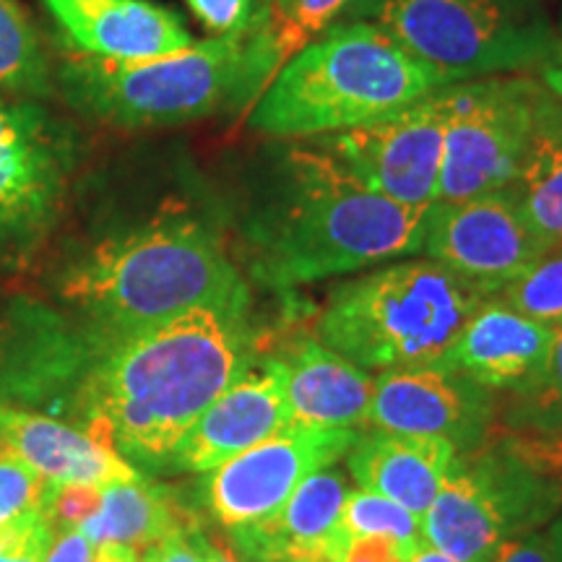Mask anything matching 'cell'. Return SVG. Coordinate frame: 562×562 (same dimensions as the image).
I'll use <instances>...</instances> for the list:
<instances>
[{
	"mask_svg": "<svg viewBox=\"0 0 562 562\" xmlns=\"http://www.w3.org/2000/svg\"><path fill=\"white\" fill-rule=\"evenodd\" d=\"M50 539L53 529L45 508L24 513L0 526V562H42Z\"/></svg>",
	"mask_w": 562,
	"mask_h": 562,
	"instance_id": "cell-31",
	"label": "cell"
},
{
	"mask_svg": "<svg viewBox=\"0 0 562 562\" xmlns=\"http://www.w3.org/2000/svg\"><path fill=\"white\" fill-rule=\"evenodd\" d=\"M510 422L518 427V435L562 432V326L554 328L542 381L529 391L516 393V409Z\"/></svg>",
	"mask_w": 562,
	"mask_h": 562,
	"instance_id": "cell-28",
	"label": "cell"
},
{
	"mask_svg": "<svg viewBox=\"0 0 562 562\" xmlns=\"http://www.w3.org/2000/svg\"><path fill=\"white\" fill-rule=\"evenodd\" d=\"M191 531V529H188ZM188 531H178L172 537H167L165 542H159L154 550L144 554V560L149 562H201L199 552L193 550Z\"/></svg>",
	"mask_w": 562,
	"mask_h": 562,
	"instance_id": "cell-37",
	"label": "cell"
},
{
	"mask_svg": "<svg viewBox=\"0 0 562 562\" xmlns=\"http://www.w3.org/2000/svg\"><path fill=\"white\" fill-rule=\"evenodd\" d=\"M554 328L526 318L497 297H484L453 347L438 362L487 391L524 393L542 381Z\"/></svg>",
	"mask_w": 562,
	"mask_h": 562,
	"instance_id": "cell-16",
	"label": "cell"
},
{
	"mask_svg": "<svg viewBox=\"0 0 562 562\" xmlns=\"http://www.w3.org/2000/svg\"><path fill=\"white\" fill-rule=\"evenodd\" d=\"M419 544L398 542V539L391 537L347 533L334 562H409Z\"/></svg>",
	"mask_w": 562,
	"mask_h": 562,
	"instance_id": "cell-33",
	"label": "cell"
},
{
	"mask_svg": "<svg viewBox=\"0 0 562 562\" xmlns=\"http://www.w3.org/2000/svg\"><path fill=\"white\" fill-rule=\"evenodd\" d=\"M381 0H269L263 26L277 53L279 68L339 19L372 16Z\"/></svg>",
	"mask_w": 562,
	"mask_h": 562,
	"instance_id": "cell-24",
	"label": "cell"
},
{
	"mask_svg": "<svg viewBox=\"0 0 562 562\" xmlns=\"http://www.w3.org/2000/svg\"><path fill=\"white\" fill-rule=\"evenodd\" d=\"M195 19L216 37L256 30L266 19V0H188Z\"/></svg>",
	"mask_w": 562,
	"mask_h": 562,
	"instance_id": "cell-32",
	"label": "cell"
},
{
	"mask_svg": "<svg viewBox=\"0 0 562 562\" xmlns=\"http://www.w3.org/2000/svg\"><path fill=\"white\" fill-rule=\"evenodd\" d=\"M193 526L199 524L182 508L172 490L140 476L133 482L108 484L97 516L79 531L94 547L117 544L144 558L167 537L193 529Z\"/></svg>",
	"mask_w": 562,
	"mask_h": 562,
	"instance_id": "cell-22",
	"label": "cell"
},
{
	"mask_svg": "<svg viewBox=\"0 0 562 562\" xmlns=\"http://www.w3.org/2000/svg\"><path fill=\"white\" fill-rule=\"evenodd\" d=\"M492 562H554L550 533L547 529H539L513 539V542H505Z\"/></svg>",
	"mask_w": 562,
	"mask_h": 562,
	"instance_id": "cell-35",
	"label": "cell"
},
{
	"mask_svg": "<svg viewBox=\"0 0 562 562\" xmlns=\"http://www.w3.org/2000/svg\"><path fill=\"white\" fill-rule=\"evenodd\" d=\"M74 167V140L34 100L0 94V248L50 227Z\"/></svg>",
	"mask_w": 562,
	"mask_h": 562,
	"instance_id": "cell-12",
	"label": "cell"
},
{
	"mask_svg": "<svg viewBox=\"0 0 562 562\" xmlns=\"http://www.w3.org/2000/svg\"><path fill=\"white\" fill-rule=\"evenodd\" d=\"M542 83L547 89L552 91L554 97H560L562 100V40L558 37V45H554V50L550 58L542 63Z\"/></svg>",
	"mask_w": 562,
	"mask_h": 562,
	"instance_id": "cell-39",
	"label": "cell"
},
{
	"mask_svg": "<svg viewBox=\"0 0 562 562\" xmlns=\"http://www.w3.org/2000/svg\"><path fill=\"white\" fill-rule=\"evenodd\" d=\"M138 562H149V560H144V558H140V560H138Z\"/></svg>",
	"mask_w": 562,
	"mask_h": 562,
	"instance_id": "cell-43",
	"label": "cell"
},
{
	"mask_svg": "<svg viewBox=\"0 0 562 562\" xmlns=\"http://www.w3.org/2000/svg\"><path fill=\"white\" fill-rule=\"evenodd\" d=\"M510 193L544 250L562 248V100L550 89Z\"/></svg>",
	"mask_w": 562,
	"mask_h": 562,
	"instance_id": "cell-23",
	"label": "cell"
},
{
	"mask_svg": "<svg viewBox=\"0 0 562 562\" xmlns=\"http://www.w3.org/2000/svg\"><path fill=\"white\" fill-rule=\"evenodd\" d=\"M292 422L284 364L279 357L252 362L240 381L232 383L186 432L165 472L206 474L232 456L286 430Z\"/></svg>",
	"mask_w": 562,
	"mask_h": 562,
	"instance_id": "cell-15",
	"label": "cell"
},
{
	"mask_svg": "<svg viewBox=\"0 0 562 562\" xmlns=\"http://www.w3.org/2000/svg\"><path fill=\"white\" fill-rule=\"evenodd\" d=\"M560 40H562V34H560Z\"/></svg>",
	"mask_w": 562,
	"mask_h": 562,
	"instance_id": "cell-44",
	"label": "cell"
},
{
	"mask_svg": "<svg viewBox=\"0 0 562 562\" xmlns=\"http://www.w3.org/2000/svg\"><path fill=\"white\" fill-rule=\"evenodd\" d=\"M368 425L383 432L446 440L459 456H467L487 438L492 396L482 385L438 364L389 370L375 378Z\"/></svg>",
	"mask_w": 562,
	"mask_h": 562,
	"instance_id": "cell-14",
	"label": "cell"
},
{
	"mask_svg": "<svg viewBox=\"0 0 562 562\" xmlns=\"http://www.w3.org/2000/svg\"><path fill=\"white\" fill-rule=\"evenodd\" d=\"M427 209L385 199L318 140L258 161L243 235L250 277L294 290L422 252Z\"/></svg>",
	"mask_w": 562,
	"mask_h": 562,
	"instance_id": "cell-2",
	"label": "cell"
},
{
	"mask_svg": "<svg viewBox=\"0 0 562 562\" xmlns=\"http://www.w3.org/2000/svg\"><path fill=\"white\" fill-rule=\"evenodd\" d=\"M360 430L292 422L286 430L232 456L206 472L203 505L224 531H240L273 516L307 476L344 459Z\"/></svg>",
	"mask_w": 562,
	"mask_h": 562,
	"instance_id": "cell-10",
	"label": "cell"
},
{
	"mask_svg": "<svg viewBox=\"0 0 562 562\" xmlns=\"http://www.w3.org/2000/svg\"><path fill=\"white\" fill-rule=\"evenodd\" d=\"M74 50L102 60H144L193 45L182 19L154 0H42Z\"/></svg>",
	"mask_w": 562,
	"mask_h": 562,
	"instance_id": "cell-17",
	"label": "cell"
},
{
	"mask_svg": "<svg viewBox=\"0 0 562 562\" xmlns=\"http://www.w3.org/2000/svg\"><path fill=\"white\" fill-rule=\"evenodd\" d=\"M279 63L266 26L144 60L74 55L58 70L74 110L117 128H172L258 102Z\"/></svg>",
	"mask_w": 562,
	"mask_h": 562,
	"instance_id": "cell-4",
	"label": "cell"
},
{
	"mask_svg": "<svg viewBox=\"0 0 562 562\" xmlns=\"http://www.w3.org/2000/svg\"><path fill=\"white\" fill-rule=\"evenodd\" d=\"M266 3H269V0H266Z\"/></svg>",
	"mask_w": 562,
	"mask_h": 562,
	"instance_id": "cell-45",
	"label": "cell"
},
{
	"mask_svg": "<svg viewBox=\"0 0 562 562\" xmlns=\"http://www.w3.org/2000/svg\"><path fill=\"white\" fill-rule=\"evenodd\" d=\"M547 533H550V544L554 552V562H562V510L552 518L550 526H547Z\"/></svg>",
	"mask_w": 562,
	"mask_h": 562,
	"instance_id": "cell-42",
	"label": "cell"
},
{
	"mask_svg": "<svg viewBox=\"0 0 562 562\" xmlns=\"http://www.w3.org/2000/svg\"><path fill=\"white\" fill-rule=\"evenodd\" d=\"M94 560V544L79 529L53 533L42 562H91Z\"/></svg>",
	"mask_w": 562,
	"mask_h": 562,
	"instance_id": "cell-36",
	"label": "cell"
},
{
	"mask_svg": "<svg viewBox=\"0 0 562 562\" xmlns=\"http://www.w3.org/2000/svg\"><path fill=\"white\" fill-rule=\"evenodd\" d=\"M50 482L0 440V526L45 505Z\"/></svg>",
	"mask_w": 562,
	"mask_h": 562,
	"instance_id": "cell-29",
	"label": "cell"
},
{
	"mask_svg": "<svg viewBox=\"0 0 562 562\" xmlns=\"http://www.w3.org/2000/svg\"><path fill=\"white\" fill-rule=\"evenodd\" d=\"M53 87L40 34L19 0H0V94L42 97Z\"/></svg>",
	"mask_w": 562,
	"mask_h": 562,
	"instance_id": "cell-25",
	"label": "cell"
},
{
	"mask_svg": "<svg viewBox=\"0 0 562 562\" xmlns=\"http://www.w3.org/2000/svg\"><path fill=\"white\" fill-rule=\"evenodd\" d=\"M422 252L492 297L544 252L510 188L427 209Z\"/></svg>",
	"mask_w": 562,
	"mask_h": 562,
	"instance_id": "cell-13",
	"label": "cell"
},
{
	"mask_svg": "<svg viewBox=\"0 0 562 562\" xmlns=\"http://www.w3.org/2000/svg\"><path fill=\"white\" fill-rule=\"evenodd\" d=\"M0 440L9 442L40 476L53 484H108L140 480L133 463L81 425L0 402Z\"/></svg>",
	"mask_w": 562,
	"mask_h": 562,
	"instance_id": "cell-19",
	"label": "cell"
},
{
	"mask_svg": "<svg viewBox=\"0 0 562 562\" xmlns=\"http://www.w3.org/2000/svg\"><path fill=\"white\" fill-rule=\"evenodd\" d=\"M492 297L544 326H562V248L544 250L521 277Z\"/></svg>",
	"mask_w": 562,
	"mask_h": 562,
	"instance_id": "cell-26",
	"label": "cell"
},
{
	"mask_svg": "<svg viewBox=\"0 0 562 562\" xmlns=\"http://www.w3.org/2000/svg\"><path fill=\"white\" fill-rule=\"evenodd\" d=\"M60 297L100 339L140 331L193 307L250 305L220 235L186 214H159L91 245L63 271Z\"/></svg>",
	"mask_w": 562,
	"mask_h": 562,
	"instance_id": "cell-3",
	"label": "cell"
},
{
	"mask_svg": "<svg viewBox=\"0 0 562 562\" xmlns=\"http://www.w3.org/2000/svg\"><path fill=\"white\" fill-rule=\"evenodd\" d=\"M341 526L347 529V533L391 537L409 544L425 542V537H422V518L402 508L398 503L389 501V497L362 487L347 492Z\"/></svg>",
	"mask_w": 562,
	"mask_h": 562,
	"instance_id": "cell-27",
	"label": "cell"
},
{
	"mask_svg": "<svg viewBox=\"0 0 562 562\" xmlns=\"http://www.w3.org/2000/svg\"><path fill=\"white\" fill-rule=\"evenodd\" d=\"M560 510L562 482L501 440L459 456L422 516V537L459 562H492L505 542L547 529Z\"/></svg>",
	"mask_w": 562,
	"mask_h": 562,
	"instance_id": "cell-8",
	"label": "cell"
},
{
	"mask_svg": "<svg viewBox=\"0 0 562 562\" xmlns=\"http://www.w3.org/2000/svg\"><path fill=\"white\" fill-rule=\"evenodd\" d=\"M409 562H459V560H453L451 554H446V552L435 550L432 544L422 542V544L417 547V552L412 554V560H409Z\"/></svg>",
	"mask_w": 562,
	"mask_h": 562,
	"instance_id": "cell-41",
	"label": "cell"
},
{
	"mask_svg": "<svg viewBox=\"0 0 562 562\" xmlns=\"http://www.w3.org/2000/svg\"><path fill=\"white\" fill-rule=\"evenodd\" d=\"M508 442L539 472L562 482V432L558 435H516Z\"/></svg>",
	"mask_w": 562,
	"mask_h": 562,
	"instance_id": "cell-34",
	"label": "cell"
},
{
	"mask_svg": "<svg viewBox=\"0 0 562 562\" xmlns=\"http://www.w3.org/2000/svg\"><path fill=\"white\" fill-rule=\"evenodd\" d=\"M484 294L446 266L417 258L341 281L326 297L318 336L362 370L438 364Z\"/></svg>",
	"mask_w": 562,
	"mask_h": 562,
	"instance_id": "cell-6",
	"label": "cell"
},
{
	"mask_svg": "<svg viewBox=\"0 0 562 562\" xmlns=\"http://www.w3.org/2000/svg\"><path fill=\"white\" fill-rule=\"evenodd\" d=\"M451 83L375 21H339L277 70L250 112V128L273 138L331 136Z\"/></svg>",
	"mask_w": 562,
	"mask_h": 562,
	"instance_id": "cell-5",
	"label": "cell"
},
{
	"mask_svg": "<svg viewBox=\"0 0 562 562\" xmlns=\"http://www.w3.org/2000/svg\"><path fill=\"white\" fill-rule=\"evenodd\" d=\"M448 97L451 115L435 203L510 188L547 97L544 83L518 74L487 76L451 83Z\"/></svg>",
	"mask_w": 562,
	"mask_h": 562,
	"instance_id": "cell-9",
	"label": "cell"
},
{
	"mask_svg": "<svg viewBox=\"0 0 562 562\" xmlns=\"http://www.w3.org/2000/svg\"><path fill=\"white\" fill-rule=\"evenodd\" d=\"M344 459L362 490L378 492L422 518L453 472L459 451L438 438L370 430L357 432Z\"/></svg>",
	"mask_w": 562,
	"mask_h": 562,
	"instance_id": "cell-20",
	"label": "cell"
},
{
	"mask_svg": "<svg viewBox=\"0 0 562 562\" xmlns=\"http://www.w3.org/2000/svg\"><path fill=\"white\" fill-rule=\"evenodd\" d=\"M448 89L432 91L378 121L321 136V144L372 191L404 206L430 209L446 159Z\"/></svg>",
	"mask_w": 562,
	"mask_h": 562,
	"instance_id": "cell-11",
	"label": "cell"
},
{
	"mask_svg": "<svg viewBox=\"0 0 562 562\" xmlns=\"http://www.w3.org/2000/svg\"><path fill=\"white\" fill-rule=\"evenodd\" d=\"M284 364L286 402L300 425L357 427L368 425L375 378L349 362L321 339H300L279 357Z\"/></svg>",
	"mask_w": 562,
	"mask_h": 562,
	"instance_id": "cell-21",
	"label": "cell"
},
{
	"mask_svg": "<svg viewBox=\"0 0 562 562\" xmlns=\"http://www.w3.org/2000/svg\"><path fill=\"white\" fill-rule=\"evenodd\" d=\"M102 492L104 487H100V484L50 482V490H47L45 505H42V508H45V516L47 521H50L53 533L81 529L83 524L91 521L102 505Z\"/></svg>",
	"mask_w": 562,
	"mask_h": 562,
	"instance_id": "cell-30",
	"label": "cell"
},
{
	"mask_svg": "<svg viewBox=\"0 0 562 562\" xmlns=\"http://www.w3.org/2000/svg\"><path fill=\"white\" fill-rule=\"evenodd\" d=\"M140 558L133 550H125V547L117 544H102L94 547V560L91 562H138Z\"/></svg>",
	"mask_w": 562,
	"mask_h": 562,
	"instance_id": "cell-40",
	"label": "cell"
},
{
	"mask_svg": "<svg viewBox=\"0 0 562 562\" xmlns=\"http://www.w3.org/2000/svg\"><path fill=\"white\" fill-rule=\"evenodd\" d=\"M188 539H191L193 550L199 552L201 562H245L240 554L232 550V544H224L220 539L209 537L201 526H193V529L188 531Z\"/></svg>",
	"mask_w": 562,
	"mask_h": 562,
	"instance_id": "cell-38",
	"label": "cell"
},
{
	"mask_svg": "<svg viewBox=\"0 0 562 562\" xmlns=\"http://www.w3.org/2000/svg\"><path fill=\"white\" fill-rule=\"evenodd\" d=\"M372 19L453 83L542 68L558 45L539 0H381Z\"/></svg>",
	"mask_w": 562,
	"mask_h": 562,
	"instance_id": "cell-7",
	"label": "cell"
},
{
	"mask_svg": "<svg viewBox=\"0 0 562 562\" xmlns=\"http://www.w3.org/2000/svg\"><path fill=\"white\" fill-rule=\"evenodd\" d=\"M89 336L81 427L154 472L256 362L248 305H203L115 339Z\"/></svg>",
	"mask_w": 562,
	"mask_h": 562,
	"instance_id": "cell-1",
	"label": "cell"
},
{
	"mask_svg": "<svg viewBox=\"0 0 562 562\" xmlns=\"http://www.w3.org/2000/svg\"><path fill=\"white\" fill-rule=\"evenodd\" d=\"M347 492L341 472L321 469L266 521L229 531L232 550L245 562H334L347 539L341 526Z\"/></svg>",
	"mask_w": 562,
	"mask_h": 562,
	"instance_id": "cell-18",
	"label": "cell"
}]
</instances>
